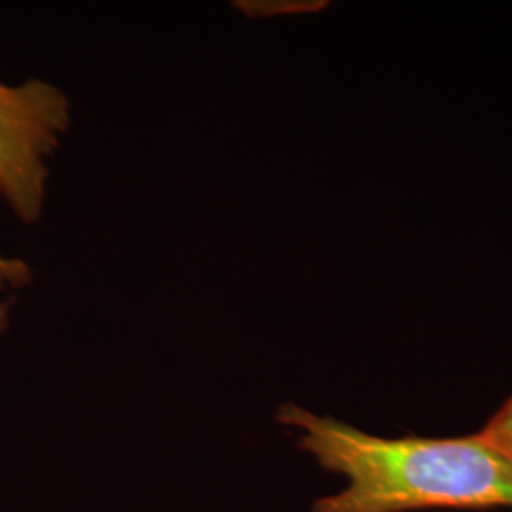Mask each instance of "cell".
<instances>
[{
	"label": "cell",
	"instance_id": "cell-2",
	"mask_svg": "<svg viewBox=\"0 0 512 512\" xmlns=\"http://www.w3.org/2000/svg\"><path fill=\"white\" fill-rule=\"evenodd\" d=\"M69 126L71 101L54 84L0 82V196L27 224L42 217L50 177L46 160Z\"/></svg>",
	"mask_w": 512,
	"mask_h": 512
},
{
	"label": "cell",
	"instance_id": "cell-4",
	"mask_svg": "<svg viewBox=\"0 0 512 512\" xmlns=\"http://www.w3.org/2000/svg\"><path fill=\"white\" fill-rule=\"evenodd\" d=\"M480 435H484L497 448L512 456V397L482 427Z\"/></svg>",
	"mask_w": 512,
	"mask_h": 512
},
{
	"label": "cell",
	"instance_id": "cell-1",
	"mask_svg": "<svg viewBox=\"0 0 512 512\" xmlns=\"http://www.w3.org/2000/svg\"><path fill=\"white\" fill-rule=\"evenodd\" d=\"M277 420L302 431L300 448L348 476L313 512L512 509V456L476 433L459 439H382L334 418L285 404Z\"/></svg>",
	"mask_w": 512,
	"mask_h": 512
},
{
	"label": "cell",
	"instance_id": "cell-3",
	"mask_svg": "<svg viewBox=\"0 0 512 512\" xmlns=\"http://www.w3.org/2000/svg\"><path fill=\"white\" fill-rule=\"evenodd\" d=\"M33 281V272L29 264L21 258L0 255V291L23 289ZM10 325V304L0 302V334H4Z\"/></svg>",
	"mask_w": 512,
	"mask_h": 512
}]
</instances>
